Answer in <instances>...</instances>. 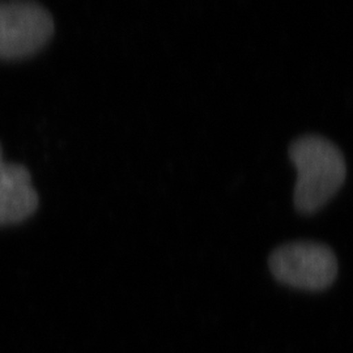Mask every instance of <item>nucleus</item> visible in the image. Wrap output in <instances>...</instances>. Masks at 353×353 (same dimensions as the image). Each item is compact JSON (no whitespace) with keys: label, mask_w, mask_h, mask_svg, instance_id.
<instances>
[{"label":"nucleus","mask_w":353,"mask_h":353,"mask_svg":"<svg viewBox=\"0 0 353 353\" xmlns=\"http://www.w3.org/2000/svg\"><path fill=\"white\" fill-rule=\"evenodd\" d=\"M54 33V20L37 1H0V59H20L41 50Z\"/></svg>","instance_id":"3"},{"label":"nucleus","mask_w":353,"mask_h":353,"mask_svg":"<svg viewBox=\"0 0 353 353\" xmlns=\"http://www.w3.org/2000/svg\"><path fill=\"white\" fill-rule=\"evenodd\" d=\"M37 191L24 165L6 163L0 144V227L26 220L36 212Z\"/></svg>","instance_id":"4"},{"label":"nucleus","mask_w":353,"mask_h":353,"mask_svg":"<svg viewBox=\"0 0 353 353\" xmlns=\"http://www.w3.org/2000/svg\"><path fill=\"white\" fill-rule=\"evenodd\" d=\"M268 267L280 284L294 290L321 292L338 278V259L325 243L297 241L279 246L271 252Z\"/></svg>","instance_id":"2"},{"label":"nucleus","mask_w":353,"mask_h":353,"mask_svg":"<svg viewBox=\"0 0 353 353\" xmlns=\"http://www.w3.org/2000/svg\"><path fill=\"white\" fill-rule=\"evenodd\" d=\"M290 157L297 169L294 205L303 214L319 211L339 191L347 164L341 150L319 135H303L290 147Z\"/></svg>","instance_id":"1"}]
</instances>
